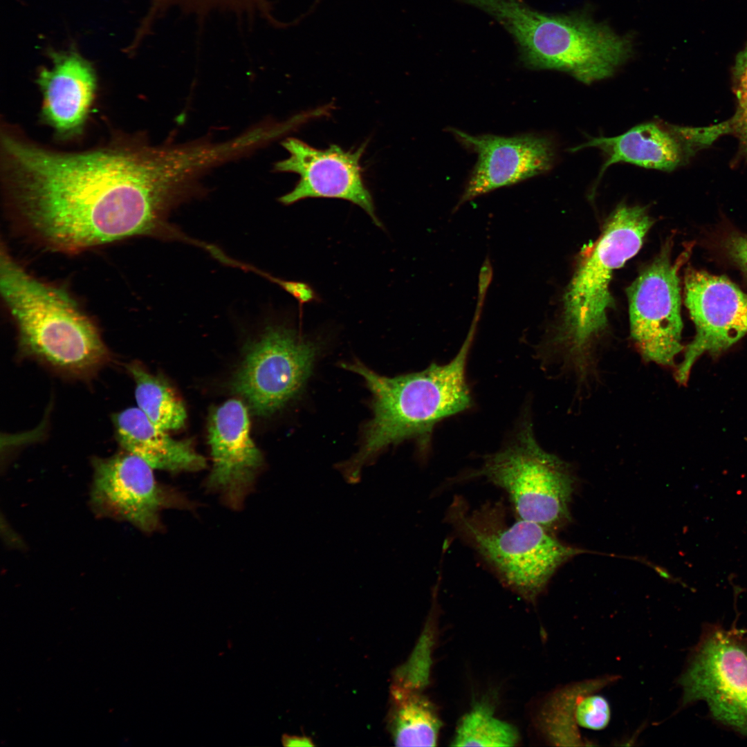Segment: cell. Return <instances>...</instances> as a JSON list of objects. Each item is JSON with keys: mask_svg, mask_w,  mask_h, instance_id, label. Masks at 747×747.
I'll use <instances>...</instances> for the list:
<instances>
[{"mask_svg": "<svg viewBox=\"0 0 747 747\" xmlns=\"http://www.w3.org/2000/svg\"><path fill=\"white\" fill-rule=\"evenodd\" d=\"M212 468L210 489L221 492L237 506L244 498L262 465L261 452L250 436L247 409L238 400H229L212 412L208 426Z\"/></svg>", "mask_w": 747, "mask_h": 747, "instance_id": "9a60e30c", "label": "cell"}, {"mask_svg": "<svg viewBox=\"0 0 747 747\" xmlns=\"http://www.w3.org/2000/svg\"><path fill=\"white\" fill-rule=\"evenodd\" d=\"M0 155L12 208L46 245L66 252L138 236L191 243L168 219L201 194V179L212 165L198 140L153 145L120 136L70 152L8 124L1 127Z\"/></svg>", "mask_w": 747, "mask_h": 747, "instance_id": "6da1fadb", "label": "cell"}, {"mask_svg": "<svg viewBox=\"0 0 747 747\" xmlns=\"http://www.w3.org/2000/svg\"><path fill=\"white\" fill-rule=\"evenodd\" d=\"M50 57L51 67L42 68L37 76L41 116L57 136L70 138L82 132L95 98L96 75L76 52H54Z\"/></svg>", "mask_w": 747, "mask_h": 747, "instance_id": "2e32d148", "label": "cell"}, {"mask_svg": "<svg viewBox=\"0 0 747 747\" xmlns=\"http://www.w3.org/2000/svg\"><path fill=\"white\" fill-rule=\"evenodd\" d=\"M116 439L124 449L154 469L170 472L197 471L205 459L191 443L171 438L138 407L122 411L113 418Z\"/></svg>", "mask_w": 747, "mask_h": 747, "instance_id": "ac0fdd59", "label": "cell"}, {"mask_svg": "<svg viewBox=\"0 0 747 747\" xmlns=\"http://www.w3.org/2000/svg\"><path fill=\"white\" fill-rule=\"evenodd\" d=\"M732 80L737 107L726 121L728 130L738 138L741 154L747 158V44L736 56Z\"/></svg>", "mask_w": 747, "mask_h": 747, "instance_id": "603a6c76", "label": "cell"}, {"mask_svg": "<svg viewBox=\"0 0 747 747\" xmlns=\"http://www.w3.org/2000/svg\"><path fill=\"white\" fill-rule=\"evenodd\" d=\"M519 740L515 726L496 717L487 703H478L461 719L451 745L514 746Z\"/></svg>", "mask_w": 747, "mask_h": 747, "instance_id": "7402d4cb", "label": "cell"}, {"mask_svg": "<svg viewBox=\"0 0 747 747\" xmlns=\"http://www.w3.org/2000/svg\"><path fill=\"white\" fill-rule=\"evenodd\" d=\"M515 39L524 64L566 72L584 84L611 76L631 55L630 40L582 15H551L522 0H470Z\"/></svg>", "mask_w": 747, "mask_h": 747, "instance_id": "5b68a950", "label": "cell"}, {"mask_svg": "<svg viewBox=\"0 0 747 747\" xmlns=\"http://www.w3.org/2000/svg\"><path fill=\"white\" fill-rule=\"evenodd\" d=\"M683 706L703 701L713 718L747 736V640L709 627L679 679Z\"/></svg>", "mask_w": 747, "mask_h": 747, "instance_id": "9c48e42d", "label": "cell"}, {"mask_svg": "<svg viewBox=\"0 0 747 747\" xmlns=\"http://www.w3.org/2000/svg\"><path fill=\"white\" fill-rule=\"evenodd\" d=\"M252 270L258 273L259 274L266 277L273 282L276 283L285 290L288 293L290 294L295 299H296L302 306L303 304L314 301L317 299L316 294L313 289L306 283L302 282L287 281L281 279L279 278L275 277L268 273L260 271L255 268H252Z\"/></svg>", "mask_w": 747, "mask_h": 747, "instance_id": "d4e9b609", "label": "cell"}, {"mask_svg": "<svg viewBox=\"0 0 747 747\" xmlns=\"http://www.w3.org/2000/svg\"><path fill=\"white\" fill-rule=\"evenodd\" d=\"M452 132L461 144L478 155L454 210L479 196L546 172L553 166L555 149L547 138L531 134L472 136L457 129Z\"/></svg>", "mask_w": 747, "mask_h": 747, "instance_id": "5bb4252c", "label": "cell"}, {"mask_svg": "<svg viewBox=\"0 0 747 747\" xmlns=\"http://www.w3.org/2000/svg\"><path fill=\"white\" fill-rule=\"evenodd\" d=\"M616 676H605L564 686L551 693L541 703L535 724L543 737L555 746H580L575 710L578 699L614 683Z\"/></svg>", "mask_w": 747, "mask_h": 747, "instance_id": "ffe728a7", "label": "cell"}, {"mask_svg": "<svg viewBox=\"0 0 747 747\" xmlns=\"http://www.w3.org/2000/svg\"><path fill=\"white\" fill-rule=\"evenodd\" d=\"M127 369L135 381L138 407L147 418L164 430L183 426L187 417L185 407L167 381L138 362L128 365Z\"/></svg>", "mask_w": 747, "mask_h": 747, "instance_id": "44dd1931", "label": "cell"}, {"mask_svg": "<svg viewBox=\"0 0 747 747\" xmlns=\"http://www.w3.org/2000/svg\"><path fill=\"white\" fill-rule=\"evenodd\" d=\"M447 519L504 584L529 602L536 600L563 563L582 552L561 542L552 531L537 523L517 519L508 524L498 504L470 510L457 497Z\"/></svg>", "mask_w": 747, "mask_h": 747, "instance_id": "8992f818", "label": "cell"}, {"mask_svg": "<svg viewBox=\"0 0 747 747\" xmlns=\"http://www.w3.org/2000/svg\"><path fill=\"white\" fill-rule=\"evenodd\" d=\"M585 147L598 148L605 155L600 177L611 165L622 162L671 172L684 164L697 147L684 127L658 121L638 124L617 136L593 138L572 150Z\"/></svg>", "mask_w": 747, "mask_h": 747, "instance_id": "e0dca14e", "label": "cell"}, {"mask_svg": "<svg viewBox=\"0 0 747 747\" xmlns=\"http://www.w3.org/2000/svg\"><path fill=\"white\" fill-rule=\"evenodd\" d=\"M685 302L696 334L676 368L675 378L681 385L686 384L703 353L717 356L747 334V295L728 278L690 268Z\"/></svg>", "mask_w": 747, "mask_h": 747, "instance_id": "8fae6325", "label": "cell"}, {"mask_svg": "<svg viewBox=\"0 0 747 747\" xmlns=\"http://www.w3.org/2000/svg\"><path fill=\"white\" fill-rule=\"evenodd\" d=\"M388 719L396 746H436L442 723L436 707L421 689L394 684Z\"/></svg>", "mask_w": 747, "mask_h": 747, "instance_id": "d6986e66", "label": "cell"}, {"mask_svg": "<svg viewBox=\"0 0 747 747\" xmlns=\"http://www.w3.org/2000/svg\"><path fill=\"white\" fill-rule=\"evenodd\" d=\"M723 246L729 258L747 278V234L731 233L725 239Z\"/></svg>", "mask_w": 747, "mask_h": 747, "instance_id": "484cf974", "label": "cell"}, {"mask_svg": "<svg viewBox=\"0 0 747 747\" xmlns=\"http://www.w3.org/2000/svg\"><path fill=\"white\" fill-rule=\"evenodd\" d=\"M282 145L290 156L277 162L278 172L297 174L299 179L295 187L279 199L289 205L307 198L339 199L360 207L379 228L372 196L362 180L360 158L366 143L355 151H345L336 145L319 149L295 138L286 139Z\"/></svg>", "mask_w": 747, "mask_h": 747, "instance_id": "4fadbf2b", "label": "cell"}, {"mask_svg": "<svg viewBox=\"0 0 747 747\" xmlns=\"http://www.w3.org/2000/svg\"><path fill=\"white\" fill-rule=\"evenodd\" d=\"M0 289L24 354L76 375L108 359L97 328L70 295L31 276L3 248Z\"/></svg>", "mask_w": 747, "mask_h": 747, "instance_id": "277c9868", "label": "cell"}, {"mask_svg": "<svg viewBox=\"0 0 747 747\" xmlns=\"http://www.w3.org/2000/svg\"><path fill=\"white\" fill-rule=\"evenodd\" d=\"M671 246L667 242L627 289L631 337L644 360L662 366L673 365L683 349L679 270L691 250L672 260Z\"/></svg>", "mask_w": 747, "mask_h": 747, "instance_id": "30bf717a", "label": "cell"}, {"mask_svg": "<svg viewBox=\"0 0 747 747\" xmlns=\"http://www.w3.org/2000/svg\"><path fill=\"white\" fill-rule=\"evenodd\" d=\"M611 717L608 701L594 692L582 696L578 701L575 719L578 726L586 729L600 730L605 728Z\"/></svg>", "mask_w": 747, "mask_h": 747, "instance_id": "cb8c5ba5", "label": "cell"}, {"mask_svg": "<svg viewBox=\"0 0 747 747\" xmlns=\"http://www.w3.org/2000/svg\"><path fill=\"white\" fill-rule=\"evenodd\" d=\"M320 351L319 343L294 329L268 326L248 345L233 390L254 414L270 416L300 394Z\"/></svg>", "mask_w": 747, "mask_h": 747, "instance_id": "ba28073f", "label": "cell"}, {"mask_svg": "<svg viewBox=\"0 0 747 747\" xmlns=\"http://www.w3.org/2000/svg\"><path fill=\"white\" fill-rule=\"evenodd\" d=\"M476 476L508 494L517 519L552 531L570 520L575 478L569 464L540 446L529 421L522 423L510 443L485 458Z\"/></svg>", "mask_w": 747, "mask_h": 747, "instance_id": "52a82bcc", "label": "cell"}, {"mask_svg": "<svg viewBox=\"0 0 747 747\" xmlns=\"http://www.w3.org/2000/svg\"><path fill=\"white\" fill-rule=\"evenodd\" d=\"M479 315L476 313L459 352L446 364L432 363L423 371L393 378L358 360L342 365L360 376L372 395L373 416L363 427L358 450L337 466L347 482H359L363 467L391 445L414 440L425 454L434 426L471 407L465 368Z\"/></svg>", "mask_w": 747, "mask_h": 747, "instance_id": "7a4b0ae2", "label": "cell"}, {"mask_svg": "<svg viewBox=\"0 0 747 747\" xmlns=\"http://www.w3.org/2000/svg\"><path fill=\"white\" fill-rule=\"evenodd\" d=\"M652 224L645 208L620 205L580 256L549 349L581 381L595 371V344L607 326V310L613 302V273L638 252Z\"/></svg>", "mask_w": 747, "mask_h": 747, "instance_id": "3957f363", "label": "cell"}, {"mask_svg": "<svg viewBox=\"0 0 747 747\" xmlns=\"http://www.w3.org/2000/svg\"><path fill=\"white\" fill-rule=\"evenodd\" d=\"M284 746H313L312 740L306 737L300 736H284L282 739Z\"/></svg>", "mask_w": 747, "mask_h": 747, "instance_id": "4316f807", "label": "cell"}, {"mask_svg": "<svg viewBox=\"0 0 747 747\" xmlns=\"http://www.w3.org/2000/svg\"><path fill=\"white\" fill-rule=\"evenodd\" d=\"M93 465L91 503L101 516L151 533L159 526L160 510L180 503L178 495L156 481L154 468L130 452L95 459Z\"/></svg>", "mask_w": 747, "mask_h": 747, "instance_id": "7c38bea8", "label": "cell"}]
</instances>
